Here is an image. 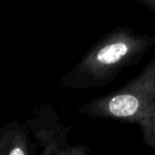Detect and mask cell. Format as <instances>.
Returning <instances> with one entry per match:
<instances>
[{"instance_id":"3957f363","label":"cell","mask_w":155,"mask_h":155,"mask_svg":"<svg viewBox=\"0 0 155 155\" xmlns=\"http://www.w3.org/2000/svg\"><path fill=\"white\" fill-rule=\"evenodd\" d=\"M39 155H93L87 146L69 142V127L51 104H41L27 119Z\"/></svg>"},{"instance_id":"277c9868","label":"cell","mask_w":155,"mask_h":155,"mask_svg":"<svg viewBox=\"0 0 155 155\" xmlns=\"http://www.w3.org/2000/svg\"><path fill=\"white\" fill-rule=\"evenodd\" d=\"M27 121L13 120L0 129V155H39Z\"/></svg>"},{"instance_id":"6da1fadb","label":"cell","mask_w":155,"mask_h":155,"mask_svg":"<svg viewBox=\"0 0 155 155\" xmlns=\"http://www.w3.org/2000/svg\"><path fill=\"white\" fill-rule=\"evenodd\" d=\"M78 112L138 125L143 143L155 153V55L125 84L82 104Z\"/></svg>"},{"instance_id":"7a4b0ae2","label":"cell","mask_w":155,"mask_h":155,"mask_svg":"<svg viewBox=\"0 0 155 155\" xmlns=\"http://www.w3.org/2000/svg\"><path fill=\"white\" fill-rule=\"evenodd\" d=\"M153 43L152 38L118 32L91 47L61 77V86L72 91L106 86L119 73L141 61Z\"/></svg>"}]
</instances>
